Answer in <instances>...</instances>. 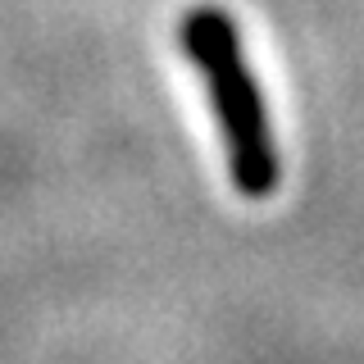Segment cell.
<instances>
[{
  "instance_id": "6da1fadb",
  "label": "cell",
  "mask_w": 364,
  "mask_h": 364,
  "mask_svg": "<svg viewBox=\"0 0 364 364\" xmlns=\"http://www.w3.org/2000/svg\"><path fill=\"white\" fill-rule=\"evenodd\" d=\"M182 50L191 55L205 91L214 105V123L223 132V159H228V178L246 200H264L278 191L282 164H278V141H273V123L269 105L259 91L255 73L246 64L242 50V32L223 9H191L178 28Z\"/></svg>"
}]
</instances>
